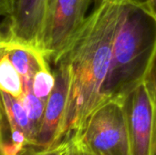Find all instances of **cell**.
<instances>
[{"instance_id":"cell-1","label":"cell","mask_w":156,"mask_h":155,"mask_svg":"<svg viewBox=\"0 0 156 155\" xmlns=\"http://www.w3.org/2000/svg\"><path fill=\"white\" fill-rule=\"evenodd\" d=\"M121 2L103 0L89 15L85 24L61 58L70 73L69 92L60 132V142L69 140L91 113L103 104L113 39Z\"/></svg>"},{"instance_id":"cell-2","label":"cell","mask_w":156,"mask_h":155,"mask_svg":"<svg viewBox=\"0 0 156 155\" xmlns=\"http://www.w3.org/2000/svg\"><path fill=\"white\" fill-rule=\"evenodd\" d=\"M156 54V17L142 5L121 2L103 103L122 100L144 83Z\"/></svg>"},{"instance_id":"cell-3","label":"cell","mask_w":156,"mask_h":155,"mask_svg":"<svg viewBox=\"0 0 156 155\" xmlns=\"http://www.w3.org/2000/svg\"><path fill=\"white\" fill-rule=\"evenodd\" d=\"M71 140L91 155H131L122 100H112L97 108Z\"/></svg>"},{"instance_id":"cell-4","label":"cell","mask_w":156,"mask_h":155,"mask_svg":"<svg viewBox=\"0 0 156 155\" xmlns=\"http://www.w3.org/2000/svg\"><path fill=\"white\" fill-rule=\"evenodd\" d=\"M94 0H48L39 48L55 65L85 24Z\"/></svg>"},{"instance_id":"cell-5","label":"cell","mask_w":156,"mask_h":155,"mask_svg":"<svg viewBox=\"0 0 156 155\" xmlns=\"http://www.w3.org/2000/svg\"><path fill=\"white\" fill-rule=\"evenodd\" d=\"M131 155H156V104L145 82L123 100Z\"/></svg>"},{"instance_id":"cell-6","label":"cell","mask_w":156,"mask_h":155,"mask_svg":"<svg viewBox=\"0 0 156 155\" xmlns=\"http://www.w3.org/2000/svg\"><path fill=\"white\" fill-rule=\"evenodd\" d=\"M54 67L56 83L46 102L43 121L32 150L47 148L60 143V132L69 92L70 73L69 66L64 58H60Z\"/></svg>"},{"instance_id":"cell-7","label":"cell","mask_w":156,"mask_h":155,"mask_svg":"<svg viewBox=\"0 0 156 155\" xmlns=\"http://www.w3.org/2000/svg\"><path fill=\"white\" fill-rule=\"evenodd\" d=\"M48 3V0H13L12 14L2 24L1 41H15L39 48Z\"/></svg>"},{"instance_id":"cell-8","label":"cell","mask_w":156,"mask_h":155,"mask_svg":"<svg viewBox=\"0 0 156 155\" xmlns=\"http://www.w3.org/2000/svg\"><path fill=\"white\" fill-rule=\"evenodd\" d=\"M0 53L7 56L21 75L24 90H32V80L35 74L42 69L49 68L48 59L39 48L19 42L1 41Z\"/></svg>"},{"instance_id":"cell-9","label":"cell","mask_w":156,"mask_h":155,"mask_svg":"<svg viewBox=\"0 0 156 155\" xmlns=\"http://www.w3.org/2000/svg\"><path fill=\"white\" fill-rule=\"evenodd\" d=\"M0 88L2 91L17 99H20L24 93V82L21 75L4 53H0Z\"/></svg>"},{"instance_id":"cell-10","label":"cell","mask_w":156,"mask_h":155,"mask_svg":"<svg viewBox=\"0 0 156 155\" xmlns=\"http://www.w3.org/2000/svg\"><path fill=\"white\" fill-rule=\"evenodd\" d=\"M20 100L23 103V105L28 114V117L30 119L31 124H32L34 138H35V142H34V146H35L36 139H37V133L39 132V129H40V126H41V123L43 121L47 101H44L43 100L37 98L32 92L31 90H24V93L21 96Z\"/></svg>"},{"instance_id":"cell-11","label":"cell","mask_w":156,"mask_h":155,"mask_svg":"<svg viewBox=\"0 0 156 155\" xmlns=\"http://www.w3.org/2000/svg\"><path fill=\"white\" fill-rule=\"evenodd\" d=\"M56 83V78L51 68L38 70L32 80V92L39 99L47 101Z\"/></svg>"},{"instance_id":"cell-12","label":"cell","mask_w":156,"mask_h":155,"mask_svg":"<svg viewBox=\"0 0 156 155\" xmlns=\"http://www.w3.org/2000/svg\"><path fill=\"white\" fill-rule=\"evenodd\" d=\"M71 146L72 141L69 139L47 148L27 151L21 155H70Z\"/></svg>"},{"instance_id":"cell-13","label":"cell","mask_w":156,"mask_h":155,"mask_svg":"<svg viewBox=\"0 0 156 155\" xmlns=\"http://www.w3.org/2000/svg\"><path fill=\"white\" fill-rule=\"evenodd\" d=\"M149 91L151 92L156 104V54L144 80Z\"/></svg>"},{"instance_id":"cell-14","label":"cell","mask_w":156,"mask_h":155,"mask_svg":"<svg viewBox=\"0 0 156 155\" xmlns=\"http://www.w3.org/2000/svg\"><path fill=\"white\" fill-rule=\"evenodd\" d=\"M120 2H130L144 6L156 17V0H116Z\"/></svg>"},{"instance_id":"cell-15","label":"cell","mask_w":156,"mask_h":155,"mask_svg":"<svg viewBox=\"0 0 156 155\" xmlns=\"http://www.w3.org/2000/svg\"><path fill=\"white\" fill-rule=\"evenodd\" d=\"M13 8V0H0V13L4 16V20H7L11 14Z\"/></svg>"},{"instance_id":"cell-16","label":"cell","mask_w":156,"mask_h":155,"mask_svg":"<svg viewBox=\"0 0 156 155\" xmlns=\"http://www.w3.org/2000/svg\"><path fill=\"white\" fill-rule=\"evenodd\" d=\"M72 141V140H71ZM70 155H91L88 152L84 151L82 148H80L79 145H77L76 143H74L72 142V146H71V152Z\"/></svg>"},{"instance_id":"cell-17","label":"cell","mask_w":156,"mask_h":155,"mask_svg":"<svg viewBox=\"0 0 156 155\" xmlns=\"http://www.w3.org/2000/svg\"><path fill=\"white\" fill-rule=\"evenodd\" d=\"M103 0H94V4H95V6L96 5H100L101 2H102Z\"/></svg>"}]
</instances>
